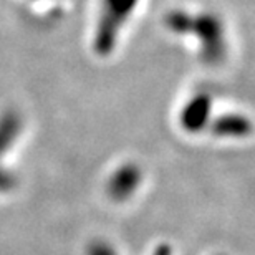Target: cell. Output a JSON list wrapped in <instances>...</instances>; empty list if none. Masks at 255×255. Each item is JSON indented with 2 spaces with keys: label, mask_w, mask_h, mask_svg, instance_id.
I'll return each mask as SVG.
<instances>
[{
  "label": "cell",
  "mask_w": 255,
  "mask_h": 255,
  "mask_svg": "<svg viewBox=\"0 0 255 255\" xmlns=\"http://www.w3.org/2000/svg\"><path fill=\"white\" fill-rule=\"evenodd\" d=\"M141 182V171L134 164H125L115 172L108 182V194L115 201H126L137 189Z\"/></svg>",
  "instance_id": "1"
},
{
  "label": "cell",
  "mask_w": 255,
  "mask_h": 255,
  "mask_svg": "<svg viewBox=\"0 0 255 255\" xmlns=\"http://www.w3.org/2000/svg\"><path fill=\"white\" fill-rule=\"evenodd\" d=\"M214 131L226 136H244L249 132V123L244 118H224L214 128Z\"/></svg>",
  "instance_id": "2"
},
{
  "label": "cell",
  "mask_w": 255,
  "mask_h": 255,
  "mask_svg": "<svg viewBox=\"0 0 255 255\" xmlns=\"http://www.w3.org/2000/svg\"><path fill=\"white\" fill-rule=\"evenodd\" d=\"M15 132H17V125L12 120H7L0 125V154H3L10 146V142L13 141Z\"/></svg>",
  "instance_id": "3"
},
{
  "label": "cell",
  "mask_w": 255,
  "mask_h": 255,
  "mask_svg": "<svg viewBox=\"0 0 255 255\" xmlns=\"http://www.w3.org/2000/svg\"><path fill=\"white\" fill-rule=\"evenodd\" d=\"M88 255H116V252H115V249L111 247L108 242L95 241V242L90 244Z\"/></svg>",
  "instance_id": "4"
},
{
  "label": "cell",
  "mask_w": 255,
  "mask_h": 255,
  "mask_svg": "<svg viewBox=\"0 0 255 255\" xmlns=\"http://www.w3.org/2000/svg\"><path fill=\"white\" fill-rule=\"evenodd\" d=\"M15 187V177L10 174L8 171H5L0 167V192H7Z\"/></svg>",
  "instance_id": "5"
},
{
  "label": "cell",
  "mask_w": 255,
  "mask_h": 255,
  "mask_svg": "<svg viewBox=\"0 0 255 255\" xmlns=\"http://www.w3.org/2000/svg\"><path fill=\"white\" fill-rule=\"evenodd\" d=\"M152 255H172V251H171V247L167 246V244H161V246H157L154 249Z\"/></svg>",
  "instance_id": "6"
}]
</instances>
